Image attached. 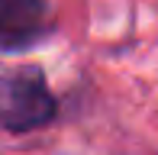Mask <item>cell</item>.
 I'll list each match as a JSON object with an SVG mask.
<instances>
[{"mask_svg":"<svg viewBox=\"0 0 158 155\" xmlns=\"http://www.w3.org/2000/svg\"><path fill=\"white\" fill-rule=\"evenodd\" d=\"M55 113V100L45 87V78L35 68L16 71L0 84V119L10 129H35Z\"/></svg>","mask_w":158,"mask_h":155,"instance_id":"1","label":"cell"},{"mask_svg":"<svg viewBox=\"0 0 158 155\" xmlns=\"http://www.w3.org/2000/svg\"><path fill=\"white\" fill-rule=\"evenodd\" d=\"M45 16L42 0H0V45L26 48L45 32Z\"/></svg>","mask_w":158,"mask_h":155,"instance_id":"2","label":"cell"}]
</instances>
